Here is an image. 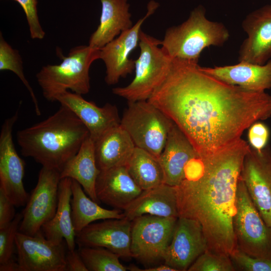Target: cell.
Instances as JSON below:
<instances>
[{
  "label": "cell",
  "mask_w": 271,
  "mask_h": 271,
  "mask_svg": "<svg viewBox=\"0 0 271 271\" xmlns=\"http://www.w3.org/2000/svg\"><path fill=\"white\" fill-rule=\"evenodd\" d=\"M240 178L254 205L271 227V147L260 151L251 148L244 158Z\"/></svg>",
  "instance_id": "cell-13"
},
{
  "label": "cell",
  "mask_w": 271,
  "mask_h": 271,
  "mask_svg": "<svg viewBox=\"0 0 271 271\" xmlns=\"http://www.w3.org/2000/svg\"><path fill=\"white\" fill-rule=\"evenodd\" d=\"M230 256L217 254L209 250L201 254L188 271H235Z\"/></svg>",
  "instance_id": "cell-32"
},
{
  "label": "cell",
  "mask_w": 271,
  "mask_h": 271,
  "mask_svg": "<svg viewBox=\"0 0 271 271\" xmlns=\"http://www.w3.org/2000/svg\"><path fill=\"white\" fill-rule=\"evenodd\" d=\"M89 136L81 120L68 107L61 105L47 118L19 130L17 141L23 156L60 172Z\"/></svg>",
  "instance_id": "cell-3"
},
{
  "label": "cell",
  "mask_w": 271,
  "mask_h": 271,
  "mask_svg": "<svg viewBox=\"0 0 271 271\" xmlns=\"http://www.w3.org/2000/svg\"><path fill=\"white\" fill-rule=\"evenodd\" d=\"M0 271H19L18 264L14 260L0 265Z\"/></svg>",
  "instance_id": "cell-39"
},
{
  "label": "cell",
  "mask_w": 271,
  "mask_h": 271,
  "mask_svg": "<svg viewBox=\"0 0 271 271\" xmlns=\"http://www.w3.org/2000/svg\"><path fill=\"white\" fill-rule=\"evenodd\" d=\"M100 172L95 158L94 143L89 136L77 154L64 165L60 172V178L75 180L92 200L100 204L95 189Z\"/></svg>",
  "instance_id": "cell-25"
},
{
  "label": "cell",
  "mask_w": 271,
  "mask_h": 271,
  "mask_svg": "<svg viewBox=\"0 0 271 271\" xmlns=\"http://www.w3.org/2000/svg\"><path fill=\"white\" fill-rule=\"evenodd\" d=\"M72 179H61L58 188V201L54 217L42 227L45 237L53 242L65 240L69 250L75 249L76 233L71 217Z\"/></svg>",
  "instance_id": "cell-23"
},
{
  "label": "cell",
  "mask_w": 271,
  "mask_h": 271,
  "mask_svg": "<svg viewBox=\"0 0 271 271\" xmlns=\"http://www.w3.org/2000/svg\"><path fill=\"white\" fill-rule=\"evenodd\" d=\"M15 242L19 271H66L65 240L53 242L41 230L33 235L18 231Z\"/></svg>",
  "instance_id": "cell-11"
},
{
  "label": "cell",
  "mask_w": 271,
  "mask_h": 271,
  "mask_svg": "<svg viewBox=\"0 0 271 271\" xmlns=\"http://www.w3.org/2000/svg\"><path fill=\"white\" fill-rule=\"evenodd\" d=\"M270 132L267 126L259 121L253 123L248 130V144L250 147L258 151L263 149L268 144Z\"/></svg>",
  "instance_id": "cell-35"
},
{
  "label": "cell",
  "mask_w": 271,
  "mask_h": 271,
  "mask_svg": "<svg viewBox=\"0 0 271 271\" xmlns=\"http://www.w3.org/2000/svg\"><path fill=\"white\" fill-rule=\"evenodd\" d=\"M94 143L96 163L100 171L125 166L136 148L130 137L120 124Z\"/></svg>",
  "instance_id": "cell-26"
},
{
  "label": "cell",
  "mask_w": 271,
  "mask_h": 271,
  "mask_svg": "<svg viewBox=\"0 0 271 271\" xmlns=\"http://www.w3.org/2000/svg\"><path fill=\"white\" fill-rule=\"evenodd\" d=\"M56 101L68 107L81 120L94 142L120 124L117 108L111 103L99 107L95 103L85 100L82 95L69 91L60 94Z\"/></svg>",
  "instance_id": "cell-18"
},
{
  "label": "cell",
  "mask_w": 271,
  "mask_h": 271,
  "mask_svg": "<svg viewBox=\"0 0 271 271\" xmlns=\"http://www.w3.org/2000/svg\"><path fill=\"white\" fill-rule=\"evenodd\" d=\"M247 37L239 50V62L263 65L271 58V5L249 13L242 22Z\"/></svg>",
  "instance_id": "cell-17"
},
{
  "label": "cell",
  "mask_w": 271,
  "mask_h": 271,
  "mask_svg": "<svg viewBox=\"0 0 271 271\" xmlns=\"http://www.w3.org/2000/svg\"><path fill=\"white\" fill-rule=\"evenodd\" d=\"M125 167L142 190L164 183V173L158 159L142 149L136 147Z\"/></svg>",
  "instance_id": "cell-28"
},
{
  "label": "cell",
  "mask_w": 271,
  "mask_h": 271,
  "mask_svg": "<svg viewBox=\"0 0 271 271\" xmlns=\"http://www.w3.org/2000/svg\"><path fill=\"white\" fill-rule=\"evenodd\" d=\"M124 217L130 221L144 215L178 218L175 186L163 183L143 190L124 210Z\"/></svg>",
  "instance_id": "cell-22"
},
{
  "label": "cell",
  "mask_w": 271,
  "mask_h": 271,
  "mask_svg": "<svg viewBox=\"0 0 271 271\" xmlns=\"http://www.w3.org/2000/svg\"><path fill=\"white\" fill-rule=\"evenodd\" d=\"M19 109L2 124L0 133V189L16 207L25 206L30 194L24 186L25 163L16 150L12 136Z\"/></svg>",
  "instance_id": "cell-12"
},
{
  "label": "cell",
  "mask_w": 271,
  "mask_h": 271,
  "mask_svg": "<svg viewBox=\"0 0 271 271\" xmlns=\"http://www.w3.org/2000/svg\"><path fill=\"white\" fill-rule=\"evenodd\" d=\"M161 42L141 31L140 54L134 61V77L127 86L113 88L114 94L128 101L149 99L165 80L172 65L173 59L159 47Z\"/></svg>",
  "instance_id": "cell-6"
},
{
  "label": "cell",
  "mask_w": 271,
  "mask_h": 271,
  "mask_svg": "<svg viewBox=\"0 0 271 271\" xmlns=\"http://www.w3.org/2000/svg\"><path fill=\"white\" fill-rule=\"evenodd\" d=\"M174 122L148 100L128 101L120 125L127 131L136 147L158 159Z\"/></svg>",
  "instance_id": "cell-7"
},
{
  "label": "cell",
  "mask_w": 271,
  "mask_h": 271,
  "mask_svg": "<svg viewBox=\"0 0 271 271\" xmlns=\"http://www.w3.org/2000/svg\"><path fill=\"white\" fill-rule=\"evenodd\" d=\"M66 271H88L79 251L67 250L66 254Z\"/></svg>",
  "instance_id": "cell-37"
},
{
  "label": "cell",
  "mask_w": 271,
  "mask_h": 271,
  "mask_svg": "<svg viewBox=\"0 0 271 271\" xmlns=\"http://www.w3.org/2000/svg\"><path fill=\"white\" fill-rule=\"evenodd\" d=\"M233 226L237 248L251 256L271 260V227L262 219L240 178Z\"/></svg>",
  "instance_id": "cell-8"
},
{
  "label": "cell",
  "mask_w": 271,
  "mask_h": 271,
  "mask_svg": "<svg viewBox=\"0 0 271 271\" xmlns=\"http://www.w3.org/2000/svg\"><path fill=\"white\" fill-rule=\"evenodd\" d=\"M95 189L100 202L123 210L143 191L130 176L125 166L100 171Z\"/></svg>",
  "instance_id": "cell-20"
},
{
  "label": "cell",
  "mask_w": 271,
  "mask_h": 271,
  "mask_svg": "<svg viewBox=\"0 0 271 271\" xmlns=\"http://www.w3.org/2000/svg\"><path fill=\"white\" fill-rule=\"evenodd\" d=\"M229 256L236 270L271 271V260L251 256L238 248Z\"/></svg>",
  "instance_id": "cell-33"
},
{
  "label": "cell",
  "mask_w": 271,
  "mask_h": 271,
  "mask_svg": "<svg viewBox=\"0 0 271 271\" xmlns=\"http://www.w3.org/2000/svg\"><path fill=\"white\" fill-rule=\"evenodd\" d=\"M177 219L147 214L131 220V257L145 263L164 260Z\"/></svg>",
  "instance_id": "cell-9"
},
{
  "label": "cell",
  "mask_w": 271,
  "mask_h": 271,
  "mask_svg": "<svg viewBox=\"0 0 271 271\" xmlns=\"http://www.w3.org/2000/svg\"><path fill=\"white\" fill-rule=\"evenodd\" d=\"M158 7V3L151 1L144 17L131 28L121 32L117 37L100 49V59L105 65V81L107 84L117 83L121 77H125L134 69V60L130 59V55L139 45L142 24Z\"/></svg>",
  "instance_id": "cell-14"
},
{
  "label": "cell",
  "mask_w": 271,
  "mask_h": 271,
  "mask_svg": "<svg viewBox=\"0 0 271 271\" xmlns=\"http://www.w3.org/2000/svg\"><path fill=\"white\" fill-rule=\"evenodd\" d=\"M148 100L178 126L199 156L232 145L253 123L271 117V95L265 91L227 84L198 63L174 59Z\"/></svg>",
  "instance_id": "cell-1"
},
{
  "label": "cell",
  "mask_w": 271,
  "mask_h": 271,
  "mask_svg": "<svg viewBox=\"0 0 271 271\" xmlns=\"http://www.w3.org/2000/svg\"><path fill=\"white\" fill-rule=\"evenodd\" d=\"M198 156L188 138L174 123L158 158L164 173V183L172 186L178 185L185 178L188 164Z\"/></svg>",
  "instance_id": "cell-19"
},
{
  "label": "cell",
  "mask_w": 271,
  "mask_h": 271,
  "mask_svg": "<svg viewBox=\"0 0 271 271\" xmlns=\"http://www.w3.org/2000/svg\"><path fill=\"white\" fill-rule=\"evenodd\" d=\"M22 8L28 24L30 36L32 39L42 40L45 33L39 19L37 12V0H14Z\"/></svg>",
  "instance_id": "cell-34"
},
{
  "label": "cell",
  "mask_w": 271,
  "mask_h": 271,
  "mask_svg": "<svg viewBox=\"0 0 271 271\" xmlns=\"http://www.w3.org/2000/svg\"><path fill=\"white\" fill-rule=\"evenodd\" d=\"M127 270L131 271H176L175 269L165 263L144 269L140 268L133 264H130L127 267Z\"/></svg>",
  "instance_id": "cell-38"
},
{
  "label": "cell",
  "mask_w": 271,
  "mask_h": 271,
  "mask_svg": "<svg viewBox=\"0 0 271 271\" xmlns=\"http://www.w3.org/2000/svg\"><path fill=\"white\" fill-rule=\"evenodd\" d=\"M75 241L79 247H104L121 258H129L131 221L123 217L91 223L76 233Z\"/></svg>",
  "instance_id": "cell-16"
},
{
  "label": "cell",
  "mask_w": 271,
  "mask_h": 271,
  "mask_svg": "<svg viewBox=\"0 0 271 271\" xmlns=\"http://www.w3.org/2000/svg\"><path fill=\"white\" fill-rule=\"evenodd\" d=\"M79 252L88 271H126L119 256L101 247H81Z\"/></svg>",
  "instance_id": "cell-29"
},
{
  "label": "cell",
  "mask_w": 271,
  "mask_h": 271,
  "mask_svg": "<svg viewBox=\"0 0 271 271\" xmlns=\"http://www.w3.org/2000/svg\"><path fill=\"white\" fill-rule=\"evenodd\" d=\"M100 1L99 24L89 41V46L99 49L133 26L127 0Z\"/></svg>",
  "instance_id": "cell-24"
},
{
  "label": "cell",
  "mask_w": 271,
  "mask_h": 271,
  "mask_svg": "<svg viewBox=\"0 0 271 271\" xmlns=\"http://www.w3.org/2000/svg\"><path fill=\"white\" fill-rule=\"evenodd\" d=\"M22 218V212L17 213L10 223L0 228V265L14 260L16 236Z\"/></svg>",
  "instance_id": "cell-31"
},
{
  "label": "cell",
  "mask_w": 271,
  "mask_h": 271,
  "mask_svg": "<svg viewBox=\"0 0 271 271\" xmlns=\"http://www.w3.org/2000/svg\"><path fill=\"white\" fill-rule=\"evenodd\" d=\"M0 70L14 72L23 83L28 90L34 105L35 111L38 116L41 112L35 94L25 76L22 59L17 50L14 49L0 34Z\"/></svg>",
  "instance_id": "cell-30"
},
{
  "label": "cell",
  "mask_w": 271,
  "mask_h": 271,
  "mask_svg": "<svg viewBox=\"0 0 271 271\" xmlns=\"http://www.w3.org/2000/svg\"><path fill=\"white\" fill-rule=\"evenodd\" d=\"M15 206L0 189V228L10 223L15 218Z\"/></svg>",
  "instance_id": "cell-36"
},
{
  "label": "cell",
  "mask_w": 271,
  "mask_h": 271,
  "mask_svg": "<svg viewBox=\"0 0 271 271\" xmlns=\"http://www.w3.org/2000/svg\"><path fill=\"white\" fill-rule=\"evenodd\" d=\"M60 180V171L42 167L37 184L22 211L19 232L35 235L54 217L58 205Z\"/></svg>",
  "instance_id": "cell-10"
},
{
  "label": "cell",
  "mask_w": 271,
  "mask_h": 271,
  "mask_svg": "<svg viewBox=\"0 0 271 271\" xmlns=\"http://www.w3.org/2000/svg\"><path fill=\"white\" fill-rule=\"evenodd\" d=\"M251 147L240 139L232 145L193 160L185 179L175 186L178 217L198 221L208 250L230 256L237 249L233 222L238 183Z\"/></svg>",
  "instance_id": "cell-2"
},
{
  "label": "cell",
  "mask_w": 271,
  "mask_h": 271,
  "mask_svg": "<svg viewBox=\"0 0 271 271\" xmlns=\"http://www.w3.org/2000/svg\"><path fill=\"white\" fill-rule=\"evenodd\" d=\"M71 188V217L76 233L95 221L124 217L121 210L101 207L87 196L81 185L73 179Z\"/></svg>",
  "instance_id": "cell-27"
},
{
  "label": "cell",
  "mask_w": 271,
  "mask_h": 271,
  "mask_svg": "<svg viewBox=\"0 0 271 271\" xmlns=\"http://www.w3.org/2000/svg\"><path fill=\"white\" fill-rule=\"evenodd\" d=\"M207 250V242L201 224L193 219L178 217L164 258V263L176 271L188 270Z\"/></svg>",
  "instance_id": "cell-15"
},
{
  "label": "cell",
  "mask_w": 271,
  "mask_h": 271,
  "mask_svg": "<svg viewBox=\"0 0 271 271\" xmlns=\"http://www.w3.org/2000/svg\"><path fill=\"white\" fill-rule=\"evenodd\" d=\"M201 69L223 82L248 90L265 91L271 88V59L263 65L239 62L235 65Z\"/></svg>",
  "instance_id": "cell-21"
},
{
  "label": "cell",
  "mask_w": 271,
  "mask_h": 271,
  "mask_svg": "<svg viewBox=\"0 0 271 271\" xmlns=\"http://www.w3.org/2000/svg\"><path fill=\"white\" fill-rule=\"evenodd\" d=\"M99 48L89 45L72 48L66 57L61 55L58 65H47L36 74L44 97L49 101H56L61 93L71 90L80 95L89 92V69L92 63L100 59Z\"/></svg>",
  "instance_id": "cell-5"
},
{
  "label": "cell",
  "mask_w": 271,
  "mask_h": 271,
  "mask_svg": "<svg viewBox=\"0 0 271 271\" xmlns=\"http://www.w3.org/2000/svg\"><path fill=\"white\" fill-rule=\"evenodd\" d=\"M229 38L225 26L209 20L204 7L199 6L186 21L167 30L161 46L172 59L198 63L205 48L222 46Z\"/></svg>",
  "instance_id": "cell-4"
}]
</instances>
